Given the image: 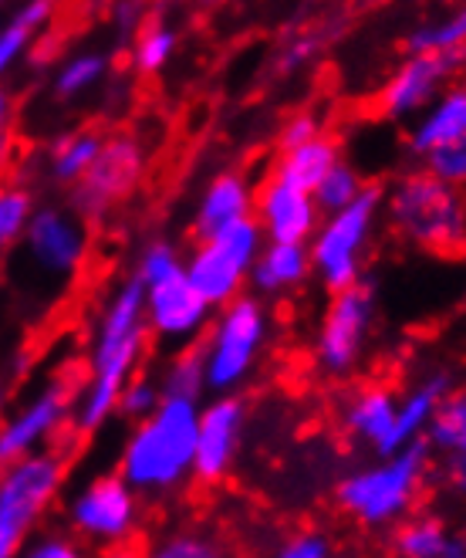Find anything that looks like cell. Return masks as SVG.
<instances>
[{
  "instance_id": "cell-36",
  "label": "cell",
  "mask_w": 466,
  "mask_h": 558,
  "mask_svg": "<svg viewBox=\"0 0 466 558\" xmlns=\"http://www.w3.org/2000/svg\"><path fill=\"white\" fill-rule=\"evenodd\" d=\"M152 555L156 558H217V555H223V548L207 532H199V529H180L173 535H165L152 548Z\"/></svg>"
},
{
  "instance_id": "cell-22",
  "label": "cell",
  "mask_w": 466,
  "mask_h": 558,
  "mask_svg": "<svg viewBox=\"0 0 466 558\" xmlns=\"http://www.w3.org/2000/svg\"><path fill=\"white\" fill-rule=\"evenodd\" d=\"M392 551L398 558H466V538L450 532L440 518L419 514L395 524Z\"/></svg>"
},
{
  "instance_id": "cell-32",
  "label": "cell",
  "mask_w": 466,
  "mask_h": 558,
  "mask_svg": "<svg viewBox=\"0 0 466 558\" xmlns=\"http://www.w3.org/2000/svg\"><path fill=\"white\" fill-rule=\"evenodd\" d=\"M365 186H369V183H365L361 170L355 167V162H348V159L342 156V159L335 162V167H331V170L321 177V183L315 186V201H318L321 214H328V210H339V207L352 204Z\"/></svg>"
},
{
  "instance_id": "cell-39",
  "label": "cell",
  "mask_w": 466,
  "mask_h": 558,
  "mask_svg": "<svg viewBox=\"0 0 466 558\" xmlns=\"http://www.w3.org/2000/svg\"><path fill=\"white\" fill-rule=\"evenodd\" d=\"M278 555L281 558H328V555H335V545H331L328 535L305 529V532H294L291 538H284Z\"/></svg>"
},
{
  "instance_id": "cell-1",
  "label": "cell",
  "mask_w": 466,
  "mask_h": 558,
  "mask_svg": "<svg viewBox=\"0 0 466 558\" xmlns=\"http://www.w3.org/2000/svg\"><path fill=\"white\" fill-rule=\"evenodd\" d=\"M149 345L146 325V284L128 275L122 278L95 318V332L88 345V376L75 389L72 423L82 437L102 430L115 416L119 392L128 376H136Z\"/></svg>"
},
{
  "instance_id": "cell-17",
  "label": "cell",
  "mask_w": 466,
  "mask_h": 558,
  "mask_svg": "<svg viewBox=\"0 0 466 558\" xmlns=\"http://www.w3.org/2000/svg\"><path fill=\"white\" fill-rule=\"evenodd\" d=\"M247 407L237 392H217L210 403H199L196 420V453H193V477L199 484H220L244 444Z\"/></svg>"
},
{
  "instance_id": "cell-8",
  "label": "cell",
  "mask_w": 466,
  "mask_h": 558,
  "mask_svg": "<svg viewBox=\"0 0 466 558\" xmlns=\"http://www.w3.org/2000/svg\"><path fill=\"white\" fill-rule=\"evenodd\" d=\"M328 294L331 299L318 318L311 339V359L324 379H348L361 366L365 352H369L379 302L376 291L365 281H355Z\"/></svg>"
},
{
  "instance_id": "cell-41",
  "label": "cell",
  "mask_w": 466,
  "mask_h": 558,
  "mask_svg": "<svg viewBox=\"0 0 466 558\" xmlns=\"http://www.w3.org/2000/svg\"><path fill=\"white\" fill-rule=\"evenodd\" d=\"M318 51V41L315 38H302V41H294L284 54H281V69L284 72H294V69H302V64Z\"/></svg>"
},
{
  "instance_id": "cell-3",
  "label": "cell",
  "mask_w": 466,
  "mask_h": 558,
  "mask_svg": "<svg viewBox=\"0 0 466 558\" xmlns=\"http://www.w3.org/2000/svg\"><path fill=\"white\" fill-rule=\"evenodd\" d=\"M382 220L389 231L426 254H466V186L413 167L385 186Z\"/></svg>"
},
{
  "instance_id": "cell-35",
  "label": "cell",
  "mask_w": 466,
  "mask_h": 558,
  "mask_svg": "<svg viewBox=\"0 0 466 558\" xmlns=\"http://www.w3.org/2000/svg\"><path fill=\"white\" fill-rule=\"evenodd\" d=\"M183 268V254H180V247L173 244V241H165V238H156V241H149L143 251H139V257H136V275L143 284H152V281H159V278H165V275H173V271H180Z\"/></svg>"
},
{
  "instance_id": "cell-13",
  "label": "cell",
  "mask_w": 466,
  "mask_h": 558,
  "mask_svg": "<svg viewBox=\"0 0 466 558\" xmlns=\"http://www.w3.org/2000/svg\"><path fill=\"white\" fill-rule=\"evenodd\" d=\"M17 244L24 247L27 265L41 278L64 284L82 275L91 251V231L88 220L72 204H45L35 207Z\"/></svg>"
},
{
  "instance_id": "cell-9",
  "label": "cell",
  "mask_w": 466,
  "mask_h": 558,
  "mask_svg": "<svg viewBox=\"0 0 466 558\" xmlns=\"http://www.w3.org/2000/svg\"><path fill=\"white\" fill-rule=\"evenodd\" d=\"M263 247V231L257 217H244L217 234L196 238L193 251L183 257L186 278L204 291V299L220 308L247 291L254 257Z\"/></svg>"
},
{
  "instance_id": "cell-20",
  "label": "cell",
  "mask_w": 466,
  "mask_h": 558,
  "mask_svg": "<svg viewBox=\"0 0 466 558\" xmlns=\"http://www.w3.org/2000/svg\"><path fill=\"white\" fill-rule=\"evenodd\" d=\"M311 281V254L308 244L294 241H263L250 268V291L257 299H284V294L305 288Z\"/></svg>"
},
{
  "instance_id": "cell-7",
  "label": "cell",
  "mask_w": 466,
  "mask_h": 558,
  "mask_svg": "<svg viewBox=\"0 0 466 558\" xmlns=\"http://www.w3.org/2000/svg\"><path fill=\"white\" fill-rule=\"evenodd\" d=\"M69 477V453L61 447H41L21 461L0 468V558L24 548L30 532L54 508Z\"/></svg>"
},
{
  "instance_id": "cell-21",
  "label": "cell",
  "mask_w": 466,
  "mask_h": 558,
  "mask_svg": "<svg viewBox=\"0 0 466 558\" xmlns=\"http://www.w3.org/2000/svg\"><path fill=\"white\" fill-rule=\"evenodd\" d=\"M254 193H257V186L244 173H237V170L217 173L196 201L193 234L207 238V234H217V231H223V227L237 223L244 217H254Z\"/></svg>"
},
{
  "instance_id": "cell-38",
  "label": "cell",
  "mask_w": 466,
  "mask_h": 558,
  "mask_svg": "<svg viewBox=\"0 0 466 558\" xmlns=\"http://www.w3.org/2000/svg\"><path fill=\"white\" fill-rule=\"evenodd\" d=\"M318 133H324V122L318 112H294L281 122V133H278V149H291V146H302L308 140H315Z\"/></svg>"
},
{
  "instance_id": "cell-37",
  "label": "cell",
  "mask_w": 466,
  "mask_h": 558,
  "mask_svg": "<svg viewBox=\"0 0 466 558\" xmlns=\"http://www.w3.org/2000/svg\"><path fill=\"white\" fill-rule=\"evenodd\" d=\"M30 558H78V538L72 532H61V529H38L30 532V538L21 548Z\"/></svg>"
},
{
  "instance_id": "cell-43",
  "label": "cell",
  "mask_w": 466,
  "mask_h": 558,
  "mask_svg": "<svg viewBox=\"0 0 466 558\" xmlns=\"http://www.w3.org/2000/svg\"><path fill=\"white\" fill-rule=\"evenodd\" d=\"M0 4H4V0H0Z\"/></svg>"
},
{
  "instance_id": "cell-26",
  "label": "cell",
  "mask_w": 466,
  "mask_h": 558,
  "mask_svg": "<svg viewBox=\"0 0 466 558\" xmlns=\"http://www.w3.org/2000/svg\"><path fill=\"white\" fill-rule=\"evenodd\" d=\"M102 143H106V136L98 133V129H75V133H64L48 149V162H45L48 180L54 186H75L88 173Z\"/></svg>"
},
{
  "instance_id": "cell-18",
  "label": "cell",
  "mask_w": 466,
  "mask_h": 558,
  "mask_svg": "<svg viewBox=\"0 0 466 558\" xmlns=\"http://www.w3.org/2000/svg\"><path fill=\"white\" fill-rule=\"evenodd\" d=\"M254 217L263 231V241L308 244L321 220V207L311 190H302L271 173L254 193Z\"/></svg>"
},
{
  "instance_id": "cell-28",
  "label": "cell",
  "mask_w": 466,
  "mask_h": 558,
  "mask_svg": "<svg viewBox=\"0 0 466 558\" xmlns=\"http://www.w3.org/2000/svg\"><path fill=\"white\" fill-rule=\"evenodd\" d=\"M422 440L432 453H440V457L466 450V389H450L440 400Z\"/></svg>"
},
{
  "instance_id": "cell-10",
  "label": "cell",
  "mask_w": 466,
  "mask_h": 558,
  "mask_svg": "<svg viewBox=\"0 0 466 558\" xmlns=\"http://www.w3.org/2000/svg\"><path fill=\"white\" fill-rule=\"evenodd\" d=\"M146 173H149V149L139 136L132 133L106 136L88 173L72 186L69 204L88 223H102L143 190Z\"/></svg>"
},
{
  "instance_id": "cell-19",
  "label": "cell",
  "mask_w": 466,
  "mask_h": 558,
  "mask_svg": "<svg viewBox=\"0 0 466 558\" xmlns=\"http://www.w3.org/2000/svg\"><path fill=\"white\" fill-rule=\"evenodd\" d=\"M395 420H398V397L385 386H361L342 407V426L345 434L369 447L372 453H392L395 444Z\"/></svg>"
},
{
  "instance_id": "cell-4",
  "label": "cell",
  "mask_w": 466,
  "mask_h": 558,
  "mask_svg": "<svg viewBox=\"0 0 466 558\" xmlns=\"http://www.w3.org/2000/svg\"><path fill=\"white\" fill-rule=\"evenodd\" d=\"M429 464L432 450L426 440L403 444L392 453H382L379 464L348 474L335 490V501L361 529H395L422 498Z\"/></svg>"
},
{
  "instance_id": "cell-27",
  "label": "cell",
  "mask_w": 466,
  "mask_h": 558,
  "mask_svg": "<svg viewBox=\"0 0 466 558\" xmlns=\"http://www.w3.org/2000/svg\"><path fill=\"white\" fill-rule=\"evenodd\" d=\"M109 72H112L109 54L78 51L72 58H64L61 69L54 72V95L61 98V102H78V98L102 88Z\"/></svg>"
},
{
  "instance_id": "cell-2",
  "label": "cell",
  "mask_w": 466,
  "mask_h": 558,
  "mask_svg": "<svg viewBox=\"0 0 466 558\" xmlns=\"http://www.w3.org/2000/svg\"><path fill=\"white\" fill-rule=\"evenodd\" d=\"M199 403L162 397V403L132 423L119 453V474L139 498H170L193 477Z\"/></svg>"
},
{
  "instance_id": "cell-15",
  "label": "cell",
  "mask_w": 466,
  "mask_h": 558,
  "mask_svg": "<svg viewBox=\"0 0 466 558\" xmlns=\"http://www.w3.org/2000/svg\"><path fill=\"white\" fill-rule=\"evenodd\" d=\"M75 410V386L69 379H51L0 423V468L21 457L51 447L54 437L69 426Z\"/></svg>"
},
{
  "instance_id": "cell-40",
  "label": "cell",
  "mask_w": 466,
  "mask_h": 558,
  "mask_svg": "<svg viewBox=\"0 0 466 558\" xmlns=\"http://www.w3.org/2000/svg\"><path fill=\"white\" fill-rule=\"evenodd\" d=\"M443 477L459 498H466V450H456V453L443 457Z\"/></svg>"
},
{
  "instance_id": "cell-30",
  "label": "cell",
  "mask_w": 466,
  "mask_h": 558,
  "mask_svg": "<svg viewBox=\"0 0 466 558\" xmlns=\"http://www.w3.org/2000/svg\"><path fill=\"white\" fill-rule=\"evenodd\" d=\"M180 48V31L170 24H143L132 38L128 61L139 75H159L162 69H170V61L176 58Z\"/></svg>"
},
{
  "instance_id": "cell-33",
  "label": "cell",
  "mask_w": 466,
  "mask_h": 558,
  "mask_svg": "<svg viewBox=\"0 0 466 558\" xmlns=\"http://www.w3.org/2000/svg\"><path fill=\"white\" fill-rule=\"evenodd\" d=\"M30 214H35V196H30V190L14 186V183L0 186V251L14 247L24 238Z\"/></svg>"
},
{
  "instance_id": "cell-12",
  "label": "cell",
  "mask_w": 466,
  "mask_h": 558,
  "mask_svg": "<svg viewBox=\"0 0 466 558\" xmlns=\"http://www.w3.org/2000/svg\"><path fill=\"white\" fill-rule=\"evenodd\" d=\"M406 149L422 170L466 186V75L453 78L437 102L406 122Z\"/></svg>"
},
{
  "instance_id": "cell-5",
  "label": "cell",
  "mask_w": 466,
  "mask_h": 558,
  "mask_svg": "<svg viewBox=\"0 0 466 558\" xmlns=\"http://www.w3.org/2000/svg\"><path fill=\"white\" fill-rule=\"evenodd\" d=\"M271 342L268 302L244 291L213 312V322L199 339L204 352L207 392H237L257 369L263 349Z\"/></svg>"
},
{
  "instance_id": "cell-11",
  "label": "cell",
  "mask_w": 466,
  "mask_h": 558,
  "mask_svg": "<svg viewBox=\"0 0 466 558\" xmlns=\"http://www.w3.org/2000/svg\"><path fill=\"white\" fill-rule=\"evenodd\" d=\"M143 498L119 471L85 481L64 508L69 532L95 548H122L139 535Z\"/></svg>"
},
{
  "instance_id": "cell-6",
  "label": "cell",
  "mask_w": 466,
  "mask_h": 558,
  "mask_svg": "<svg viewBox=\"0 0 466 558\" xmlns=\"http://www.w3.org/2000/svg\"><path fill=\"white\" fill-rule=\"evenodd\" d=\"M382 196L385 190L369 183L352 204L321 214L308 241V254L311 278H318L324 291H339L361 281L365 257H369L382 223Z\"/></svg>"
},
{
  "instance_id": "cell-34",
  "label": "cell",
  "mask_w": 466,
  "mask_h": 558,
  "mask_svg": "<svg viewBox=\"0 0 466 558\" xmlns=\"http://www.w3.org/2000/svg\"><path fill=\"white\" fill-rule=\"evenodd\" d=\"M162 403V386L159 379L152 376H128L122 392H119V403H115V416L128 420V423H136L143 416H149L156 407Z\"/></svg>"
},
{
  "instance_id": "cell-31",
  "label": "cell",
  "mask_w": 466,
  "mask_h": 558,
  "mask_svg": "<svg viewBox=\"0 0 466 558\" xmlns=\"http://www.w3.org/2000/svg\"><path fill=\"white\" fill-rule=\"evenodd\" d=\"M466 48V4L432 17L406 35V51H459Z\"/></svg>"
},
{
  "instance_id": "cell-25",
  "label": "cell",
  "mask_w": 466,
  "mask_h": 558,
  "mask_svg": "<svg viewBox=\"0 0 466 558\" xmlns=\"http://www.w3.org/2000/svg\"><path fill=\"white\" fill-rule=\"evenodd\" d=\"M58 0H24V4L0 24V78L30 51L45 31L51 27Z\"/></svg>"
},
{
  "instance_id": "cell-16",
  "label": "cell",
  "mask_w": 466,
  "mask_h": 558,
  "mask_svg": "<svg viewBox=\"0 0 466 558\" xmlns=\"http://www.w3.org/2000/svg\"><path fill=\"white\" fill-rule=\"evenodd\" d=\"M213 305L204 299L186 271H173L152 284H146V325H149V339L159 345H193L204 339V332L213 322Z\"/></svg>"
},
{
  "instance_id": "cell-14",
  "label": "cell",
  "mask_w": 466,
  "mask_h": 558,
  "mask_svg": "<svg viewBox=\"0 0 466 558\" xmlns=\"http://www.w3.org/2000/svg\"><path fill=\"white\" fill-rule=\"evenodd\" d=\"M466 75V48L459 51H406V58L395 64L392 75L382 82L376 95V109L382 119L406 125L426 106L440 98V92Z\"/></svg>"
},
{
  "instance_id": "cell-29",
  "label": "cell",
  "mask_w": 466,
  "mask_h": 558,
  "mask_svg": "<svg viewBox=\"0 0 466 558\" xmlns=\"http://www.w3.org/2000/svg\"><path fill=\"white\" fill-rule=\"evenodd\" d=\"M159 386L162 397H180V400H204L207 392V373H204V352H199V342L193 345H180L170 363L159 373Z\"/></svg>"
},
{
  "instance_id": "cell-42",
  "label": "cell",
  "mask_w": 466,
  "mask_h": 558,
  "mask_svg": "<svg viewBox=\"0 0 466 558\" xmlns=\"http://www.w3.org/2000/svg\"><path fill=\"white\" fill-rule=\"evenodd\" d=\"M11 122H14V98H11V92H8V88H0V149L8 146Z\"/></svg>"
},
{
  "instance_id": "cell-24",
  "label": "cell",
  "mask_w": 466,
  "mask_h": 558,
  "mask_svg": "<svg viewBox=\"0 0 466 558\" xmlns=\"http://www.w3.org/2000/svg\"><path fill=\"white\" fill-rule=\"evenodd\" d=\"M342 159V143L331 136V133H318L315 140L302 143V146H291V149H278V162H274V177L302 186V190H311L321 183V177L335 167Z\"/></svg>"
},
{
  "instance_id": "cell-23",
  "label": "cell",
  "mask_w": 466,
  "mask_h": 558,
  "mask_svg": "<svg viewBox=\"0 0 466 558\" xmlns=\"http://www.w3.org/2000/svg\"><path fill=\"white\" fill-rule=\"evenodd\" d=\"M453 389V373L450 369H432L422 379L409 386L406 397H398V420H395V444H413L422 440L426 426L437 413L440 400Z\"/></svg>"
}]
</instances>
